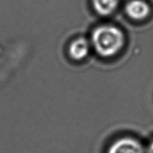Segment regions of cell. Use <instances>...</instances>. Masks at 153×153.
I'll return each mask as SVG.
<instances>
[{"label": "cell", "instance_id": "obj_3", "mask_svg": "<svg viewBox=\"0 0 153 153\" xmlns=\"http://www.w3.org/2000/svg\"><path fill=\"white\" fill-rule=\"evenodd\" d=\"M126 12L131 19L142 20L148 16L150 12V7L143 0H131L127 3Z\"/></svg>", "mask_w": 153, "mask_h": 153}, {"label": "cell", "instance_id": "obj_1", "mask_svg": "<svg viewBox=\"0 0 153 153\" xmlns=\"http://www.w3.org/2000/svg\"><path fill=\"white\" fill-rule=\"evenodd\" d=\"M91 43L100 56L110 58L117 55L123 47L125 36L117 26L100 25L93 31Z\"/></svg>", "mask_w": 153, "mask_h": 153}, {"label": "cell", "instance_id": "obj_2", "mask_svg": "<svg viewBox=\"0 0 153 153\" xmlns=\"http://www.w3.org/2000/svg\"><path fill=\"white\" fill-rule=\"evenodd\" d=\"M141 143L131 137H123L110 146L108 153H143Z\"/></svg>", "mask_w": 153, "mask_h": 153}, {"label": "cell", "instance_id": "obj_6", "mask_svg": "<svg viewBox=\"0 0 153 153\" xmlns=\"http://www.w3.org/2000/svg\"><path fill=\"white\" fill-rule=\"evenodd\" d=\"M147 153H153V142H152V143H151V144L149 145Z\"/></svg>", "mask_w": 153, "mask_h": 153}, {"label": "cell", "instance_id": "obj_5", "mask_svg": "<svg viewBox=\"0 0 153 153\" xmlns=\"http://www.w3.org/2000/svg\"><path fill=\"white\" fill-rule=\"evenodd\" d=\"M119 4V0H93V6L97 13L101 16L111 14Z\"/></svg>", "mask_w": 153, "mask_h": 153}, {"label": "cell", "instance_id": "obj_4", "mask_svg": "<svg viewBox=\"0 0 153 153\" xmlns=\"http://www.w3.org/2000/svg\"><path fill=\"white\" fill-rule=\"evenodd\" d=\"M89 52V42L84 37H79L73 40L69 47L70 55L76 61H81L86 58Z\"/></svg>", "mask_w": 153, "mask_h": 153}]
</instances>
